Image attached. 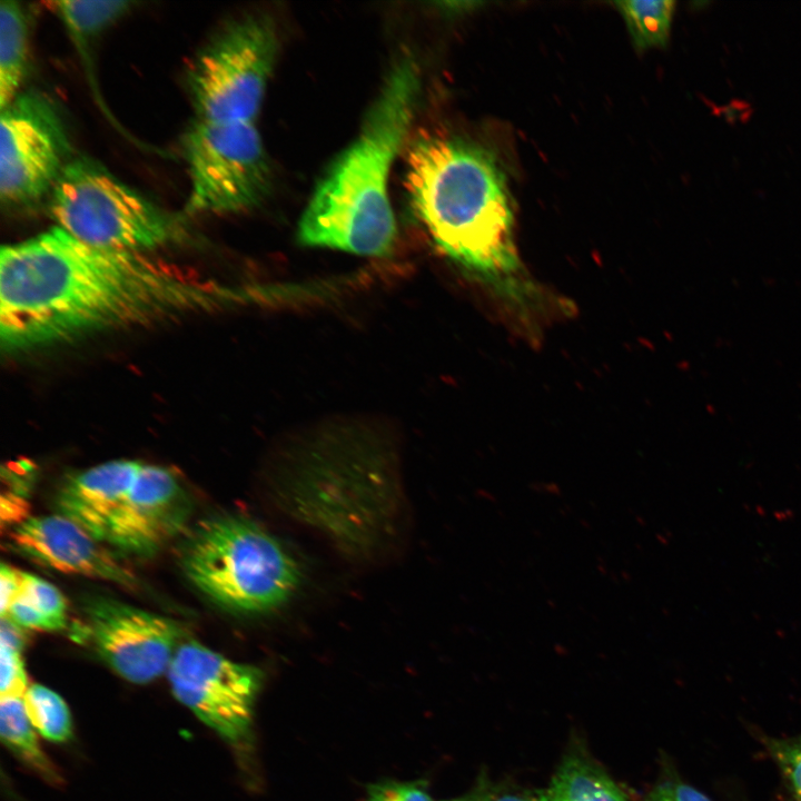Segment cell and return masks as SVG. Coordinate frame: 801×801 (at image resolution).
Returning a JSON list of instances; mask_svg holds the SVG:
<instances>
[{"mask_svg":"<svg viewBox=\"0 0 801 801\" xmlns=\"http://www.w3.org/2000/svg\"><path fill=\"white\" fill-rule=\"evenodd\" d=\"M22 649L0 643V694L22 698L29 688L21 656Z\"/></svg>","mask_w":801,"mask_h":801,"instance_id":"7402d4cb","label":"cell"},{"mask_svg":"<svg viewBox=\"0 0 801 801\" xmlns=\"http://www.w3.org/2000/svg\"><path fill=\"white\" fill-rule=\"evenodd\" d=\"M4 617L19 627L59 631L67 625V602L55 585L22 572L19 592Z\"/></svg>","mask_w":801,"mask_h":801,"instance_id":"2e32d148","label":"cell"},{"mask_svg":"<svg viewBox=\"0 0 801 801\" xmlns=\"http://www.w3.org/2000/svg\"><path fill=\"white\" fill-rule=\"evenodd\" d=\"M167 675L174 696L201 722L235 749L249 746L254 706L264 681L260 669L185 640Z\"/></svg>","mask_w":801,"mask_h":801,"instance_id":"9c48e42d","label":"cell"},{"mask_svg":"<svg viewBox=\"0 0 801 801\" xmlns=\"http://www.w3.org/2000/svg\"><path fill=\"white\" fill-rule=\"evenodd\" d=\"M646 801H711L704 793L684 782L672 780L656 785Z\"/></svg>","mask_w":801,"mask_h":801,"instance_id":"cb8c5ba5","label":"cell"},{"mask_svg":"<svg viewBox=\"0 0 801 801\" xmlns=\"http://www.w3.org/2000/svg\"><path fill=\"white\" fill-rule=\"evenodd\" d=\"M449 801H475V799L473 797L472 798L466 797V798L454 799V800H449Z\"/></svg>","mask_w":801,"mask_h":801,"instance_id":"4316f807","label":"cell"},{"mask_svg":"<svg viewBox=\"0 0 801 801\" xmlns=\"http://www.w3.org/2000/svg\"><path fill=\"white\" fill-rule=\"evenodd\" d=\"M59 110L44 95L19 93L0 113V199L27 208L49 196L72 159Z\"/></svg>","mask_w":801,"mask_h":801,"instance_id":"ba28073f","label":"cell"},{"mask_svg":"<svg viewBox=\"0 0 801 801\" xmlns=\"http://www.w3.org/2000/svg\"><path fill=\"white\" fill-rule=\"evenodd\" d=\"M190 179L188 214H228L259 205L271 169L255 122L197 120L184 139Z\"/></svg>","mask_w":801,"mask_h":801,"instance_id":"52a82bcc","label":"cell"},{"mask_svg":"<svg viewBox=\"0 0 801 801\" xmlns=\"http://www.w3.org/2000/svg\"><path fill=\"white\" fill-rule=\"evenodd\" d=\"M273 22L248 14L220 28L196 53L186 82L196 119L255 122L277 55Z\"/></svg>","mask_w":801,"mask_h":801,"instance_id":"8992f818","label":"cell"},{"mask_svg":"<svg viewBox=\"0 0 801 801\" xmlns=\"http://www.w3.org/2000/svg\"><path fill=\"white\" fill-rule=\"evenodd\" d=\"M2 742L46 781L58 784L61 777L41 750L20 696H2L0 701Z\"/></svg>","mask_w":801,"mask_h":801,"instance_id":"e0dca14e","label":"cell"},{"mask_svg":"<svg viewBox=\"0 0 801 801\" xmlns=\"http://www.w3.org/2000/svg\"><path fill=\"white\" fill-rule=\"evenodd\" d=\"M86 614L99 656L131 683H149L167 672L185 641L177 621L112 599L90 601Z\"/></svg>","mask_w":801,"mask_h":801,"instance_id":"30bf717a","label":"cell"},{"mask_svg":"<svg viewBox=\"0 0 801 801\" xmlns=\"http://www.w3.org/2000/svg\"><path fill=\"white\" fill-rule=\"evenodd\" d=\"M368 801H434L422 782L384 781L367 788Z\"/></svg>","mask_w":801,"mask_h":801,"instance_id":"603a6c76","label":"cell"},{"mask_svg":"<svg viewBox=\"0 0 801 801\" xmlns=\"http://www.w3.org/2000/svg\"><path fill=\"white\" fill-rule=\"evenodd\" d=\"M765 746L779 767L794 799L801 801V736L765 739Z\"/></svg>","mask_w":801,"mask_h":801,"instance_id":"44dd1931","label":"cell"},{"mask_svg":"<svg viewBox=\"0 0 801 801\" xmlns=\"http://www.w3.org/2000/svg\"><path fill=\"white\" fill-rule=\"evenodd\" d=\"M229 294L147 254L96 248L55 225L1 247V346L27 350L205 312Z\"/></svg>","mask_w":801,"mask_h":801,"instance_id":"6da1fadb","label":"cell"},{"mask_svg":"<svg viewBox=\"0 0 801 801\" xmlns=\"http://www.w3.org/2000/svg\"><path fill=\"white\" fill-rule=\"evenodd\" d=\"M547 801H626L622 788L586 758L567 756L544 792Z\"/></svg>","mask_w":801,"mask_h":801,"instance_id":"9a60e30c","label":"cell"},{"mask_svg":"<svg viewBox=\"0 0 801 801\" xmlns=\"http://www.w3.org/2000/svg\"><path fill=\"white\" fill-rule=\"evenodd\" d=\"M56 226L106 250L142 253L179 235L177 220L89 157L72 158L49 194Z\"/></svg>","mask_w":801,"mask_h":801,"instance_id":"5b68a950","label":"cell"},{"mask_svg":"<svg viewBox=\"0 0 801 801\" xmlns=\"http://www.w3.org/2000/svg\"><path fill=\"white\" fill-rule=\"evenodd\" d=\"M190 513L191 501L178 476L167 467L142 463L106 542L150 556L182 531Z\"/></svg>","mask_w":801,"mask_h":801,"instance_id":"8fae6325","label":"cell"},{"mask_svg":"<svg viewBox=\"0 0 801 801\" xmlns=\"http://www.w3.org/2000/svg\"><path fill=\"white\" fill-rule=\"evenodd\" d=\"M26 713L44 739L65 742L72 733L69 709L62 698L41 684L30 685L22 696Z\"/></svg>","mask_w":801,"mask_h":801,"instance_id":"d6986e66","label":"cell"},{"mask_svg":"<svg viewBox=\"0 0 801 801\" xmlns=\"http://www.w3.org/2000/svg\"><path fill=\"white\" fill-rule=\"evenodd\" d=\"M22 572L16 570L9 564L2 563L0 567V584H1V601L0 612L1 617H4L10 604L17 596L20 584H21Z\"/></svg>","mask_w":801,"mask_h":801,"instance_id":"d4e9b609","label":"cell"},{"mask_svg":"<svg viewBox=\"0 0 801 801\" xmlns=\"http://www.w3.org/2000/svg\"><path fill=\"white\" fill-rule=\"evenodd\" d=\"M615 4L637 47L652 48L666 43L674 13V1H619Z\"/></svg>","mask_w":801,"mask_h":801,"instance_id":"ac0fdd59","label":"cell"},{"mask_svg":"<svg viewBox=\"0 0 801 801\" xmlns=\"http://www.w3.org/2000/svg\"><path fill=\"white\" fill-rule=\"evenodd\" d=\"M141 466V462L116 459L71 473L56 494L58 514L73 521L98 541L106 542Z\"/></svg>","mask_w":801,"mask_h":801,"instance_id":"4fadbf2b","label":"cell"},{"mask_svg":"<svg viewBox=\"0 0 801 801\" xmlns=\"http://www.w3.org/2000/svg\"><path fill=\"white\" fill-rule=\"evenodd\" d=\"M415 62L389 71L356 139L320 179L298 225L300 244L367 257L390 254L396 222L388 177L409 130L418 98Z\"/></svg>","mask_w":801,"mask_h":801,"instance_id":"3957f363","label":"cell"},{"mask_svg":"<svg viewBox=\"0 0 801 801\" xmlns=\"http://www.w3.org/2000/svg\"><path fill=\"white\" fill-rule=\"evenodd\" d=\"M180 563L199 591L239 613L276 609L300 580L297 563L275 536L233 514L198 523L182 545Z\"/></svg>","mask_w":801,"mask_h":801,"instance_id":"277c9868","label":"cell"},{"mask_svg":"<svg viewBox=\"0 0 801 801\" xmlns=\"http://www.w3.org/2000/svg\"><path fill=\"white\" fill-rule=\"evenodd\" d=\"M406 189L443 253L521 310L536 300L514 243L505 177L485 148L456 137L423 136L406 158Z\"/></svg>","mask_w":801,"mask_h":801,"instance_id":"7a4b0ae2","label":"cell"},{"mask_svg":"<svg viewBox=\"0 0 801 801\" xmlns=\"http://www.w3.org/2000/svg\"><path fill=\"white\" fill-rule=\"evenodd\" d=\"M24 556L56 571L134 587L132 571L103 542L61 514L27 517L10 534Z\"/></svg>","mask_w":801,"mask_h":801,"instance_id":"7c38bea8","label":"cell"},{"mask_svg":"<svg viewBox=\"0 0 801 801\" xmlns=\"http://www.w3.org/2000/svg\"><path fill=\"white\" fill-rule=\"evenodd\" d=\"M29 51V26L26 10L10 0L0 2V109L20 92Z\"/></svg>","mask_w":801,"mask_h":801,"instance_id":"5bb4252c","label":"cell"},{"mask_svg":"<svg viewBox=\"0 0 801 801\" xmlns=\"http://www.w3.org/2000/svg\"><path fill=\"white\" fill-rule=\"evenodd\" d=\"M491 801H547L544 793L541 794H523V793H506L498 795Z\"/></svg>","mask_w":801,"mask_h":801,"instance_id":"484cf974","label":"cell"},{"mask_svg":"<svg viewBox=\"0 0 801 801\" xmlns=\"http://www.w3.org/2000/svg\"><path fill=\"white\" fill-rule=\"evenodd\" d=\"M62 22L79 38L99 33L132 6L130 1H57L53 3Z\"/></svg>","mask_w":801,"mask_h":801,"instance_id":"ffe728a7","label":"cell"}]
</instances>
